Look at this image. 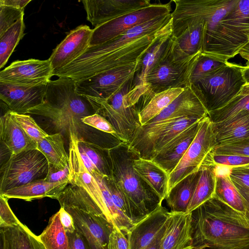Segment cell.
<instances>
[{
    "instance_id": "cell-1",
    "label": "cell",
    "mask_w": 249,
    "mask_h": 249,
    "mask_svg": "<svg viewBox=\"0 0 249 249\" xmlns=\"http://www.w3.org/2000/svg\"><path fill=\"white\" fill-rule=\"evenodd\" d=\"M172 30L171 13L160 16L104 43L89 47L53 75L77 81L136 63L160 36Z\"/></svg>"
},
{
    "instance_id": "cell-2",
    "label": "cell",
    "mask_w": 249,
    "mask_h": 249,
    "mask_svg": "<svg viewBox=\"0 0 249 249\" xmlns=\"http://www.w3.org/2000/svg\"><path fill=\"white\" fill-rule=\"evenodd\" d=\"M191 213L193 249H249V220L217 198Z\"/></svg>"
},
{
    "instance_id": "cell-3",
    "label": "cell",
    "mask_w": 249,
    "mask_h": 249,
    "mask_svg": "<svg viewBox=\"0 0 249 249\" xmlns=\"http://www.w3.org/2000/svg\"><path fill=\"white\" fill-rule=\"evenodd\" d=\"M238 0H172L175 5V9L171 13L173 36L178 37L191 22L203 21L207 27L202 53L225 61L221 21L233 9Z\"/></svg>"
},
{
    "instance_id": "cell-4",
    "label": "cell",
    "mask_w": 249,
    "mask_h": 249,
    "mask_svg": "<svg viewBox=\"0 0 249 249\" xmlns=\"http://www.w3.org/2000/svg\"><path fill=\"white\" fill-rule=\"evenodd\" d=\"M28 113L49 118L59 130L78 134L81 120L95 113L87 97L78 94L75 81L59 77L47 84L44 103Z\"/></svg>"
},
{
    "instance_id": "cell-5",
    "label": "cell",
    "mask_w": 249,
    "mask_h": 249,
    "mask_svg": "<svg viewBox=\"0 0 249 249\" xmlns=\"http://www.w3.org/2000/svg\"><path fill=\"white\" fill-rule=\"evenodd\" d=\"M112 162V178L125 195L141 221L154 211L162 202L135 172L134 160L138 157L121 143L109 149Z\"/></svg>"
},
{
    "instance_id": "cell-6",
    "label": "cell",
    "mask_w": 249,
    "mask_h": 249,
    "mask_svg": "<svg viewBox=\"0 0 249 249\" xmlns=\"http://www.w3.org/2000/svg\"><path fill=\"white\" fill-rule=\"evenodd\" d=\"M243 67L228 62L191 84L209 112L224 107L240 94L246 84Z\"/></svg>"
},
{
    "instance_id": "cell-7",
    "label": "cell",
    "mask_w": 249,
    "mask_h": 249,
    "mask_svg": "<svg viewBox=\"0 0 249 249\" xmlns=\"http://www.w3.org/2000/svg\"><path fill=\"white\" fill-rule=\"evenodd\" d=\"M216 146L213 123L207 115L199 121L195 138L169 174L167 195L176 184L187 176L199 172L202 167L215 164L213 150Z\"/></svg>"
},
{
    "instance_id": "cell-8",
    "label": "cell",
    "mask_w": 249,
    "mask_h": 249,
    "mask_svg": "<svg viewBox=\"0 0 249 249\" xmlns=\"http://www.w3.org/2000/svg\"><path fill=\"white\" fill-rule=\"evenodd\" d=\"M202 118L184 117L170 122L141 125L127 144L128 149L139 158L152 160L178 134Z\"/></svg>"
},
{
    "instance_id": "cell-9",
    "label": "cell",
    "mask_w": 249,
    "mask_h": 249,
    "mask_svg": "<svg viewBox=\"0 0 249 249\" xmlns=\"http://www.w3.org/2000/svg\"><path fill=\"white\" fill-rule=\"evenodd\" d=\"M134 78L130 80L119 91L107 99L86 97L95 113L106 119L113 126L117 138L128 144L136 129L141 126L139 112L136 106L126 107L124 103V96L133 88Z\"/></svg>"
},
{
    "instance_id": "cell-10",
    "label": "cell",
    "mask_w": 249,
    "mask_h": 249,
    "mask_svg": "<svg viewBox=\"0 0 249 249\" xmlns=\"http://www.w3.org/2000/svg\"><path fill=\"white\" fill-rule=\"evenodd\" d=\"M49 163L37 149L9 156L0 167V194L25 184L44 179Z\"/></svg>"
},
{
    "instance_id": "cell-11",
    "label": "cell",
    "mask_w": 249,
    "mask_h": 249,
    "mask_svg": "<svg viewBox=\"0 0 249 249\" xmlns=\"http://www.w3.org/2000/svg\"><path fill=\"white\" fill-rule=\"evenodd\" d=\"M171 2L155 3L125 14L92 29L89 46L104 43L132 28L160 16L171 13Z\"/></svg>"
},
{
    "instance_id": "cell-12",
    "label": "cell",
    "mask_w": 249,
    "mask_h": 249,
    "mask_svg": "<svg viewBox=\"0 0 249 249\" xmlns=\"http://www.w3.org/2000/svg\"><path fill=\"white\" fill-rule=\"evenodd\" d=\"M202 53L180 61H174L170 55L149 73L145 82L149 90L145 98L148 102L156 93L173 88H185L190 86V78Z\"/></svg>"
},
{
    "instance_id": "cell-13",
    "label": "cell",
    "mask_w": 249,
    "mask_h": 249,
    "mask_svg": "<svg viewBox=\"0 0 249 249\" xmlns=\"http://www.w3.org/2000/svg\"><path fill=\"white\" fill-rule=\"evenodd\" d=\"M139 61L75 81L76 93L85 97L107 99L134 78Z\"/></svg>"
},
{
    "instance_id": "cell-14",
    "label": "cell",
    "mask_w": 249,
    "mask_h": 249,
    "mask_svg": "<svg viewBox=\"0 0 249 249\" xmlns=\"http://www.w3.org/2000/svg\"><path fill=\"white\" fill-rule=\"evenodd\" d=\"M78 134L71 132L69 135V179L70 184L83 189L111 224L109 211L100 186L95 178L85 166L77 146Z\"/></svg>"
},
{
    "instance_id": "cell-15",
    "label": "cell",
    "mask_w": 249,
    "mask_h": 249,
    "mask_svg": "<svg viewBox=\"0 0 249 249\" xmlns=\"http://www.w3.org/2000/svg\"><path fill=\"white\" fill-rule=\"evenodd\" d=\"M53 76L49 59L17 60L0 72V81L35 86L47 84Z\"/></svg>"
},
{
    "instance_id": "cell-16",
    "label": "cell",
    "mask_w": 249,
    "mask_h": 249,
    "mask_svg": "<svg viewBox=\"0 0 249 249\" xmlns=\"http://www.w3.org/2000/svg\"><path fill=\"white\" fill-rule=\"evenodd\" d=\"M47 85L28 86L0 81V99L9 110L26 114L44 103Z\"/></svg>"
},
{
    "instance_id": "cell-17",
    "label": "cell",
    "mask_w": 249,
    "mask_h": 249,
    "mask_svg": "<svg viewBox=\"0 0 249 249\" xmlns=\"http://www.w3.org/2000/svg\"><path fill=\"white\" fill-rule=\"evenodd\" d=\"M72 217L76 229L89 242L91 249H107L113 226L105 217L72 207H63Z\"/></svg>"
},
{
    "instance_id": "cell-18",
    "label": "cell",
    "mask_w": 249,
    "mask_h": 249,
    "mask_svg": "<svg viewBox=\"0 0 249 249\" xmlns=\"http://www.w3.org/2000/svg\"><path fill=\"white\" fill-rule=\"evenodd\" d=\"M92 29L81 25L71 30L53 50L49 60L53 73L72 62L89 47Z\"/></svg>"
},
{
    "instance_id": "cell-19",
    "label": "cell",
    "mask_w": 249,
    "mask_h": 249,
    "mask_svg": "<svg viewBox=\"0 0 249 249\" xmlns=\"http://www.w3.org/2000/svg\"><path fill=\"white\" fill-rule=\"evenodd\" d=\"M87 19L94 28L125 14L150 5L148 0H84Z\"/></svg>"
},
{
    "instance_id": "cell-20",
    "label": "cell",
    "mask_w": 249,
    "mask_h": 249,
    "mask_svg": "<svg viewBox=\"0 0 249 249\" xmlns=\"http://www.w3.org/2000/svg\"><path fill=\"white\" fill-rule=\"evenodd\" d=\"M207 115L209 112L205 105L191 85L185 87L167 107L146 124L170 122L184 117L201 118Z\"/></svg>"
},
{
    "instance_id": "cell-21",
    "label": "cell",
    "mask_w": 249,
    "mask_h": 249,
    "mask_svg": "<svg viewBox=\"0 0 249 249\" xmlns=\"http://www.w3.org/2000/svg\"><path fill=\"white\" fill-rule=\"evenodd\" d=\"M170 212L159 206L135 225L127 234L130 249H142L150 244L166 224Z\"/></svg>"
},
{
    "instance_id": "cell-22",
    "label": "cell",
    "mask_w": 249,
    "mask_h": 249,
    "mask_svg": "<svg viewBox=\"0 0 249 249\" xmlns=\"http://www.w3.org/2000/svg\"><path fill=\"white\" fill-rule=\"evenodd\" d=\"M206 27L203 21H194L178 37H173L174 43L170 54L171 59L174 61H183L198 53H202Z\"/></svg>"
},
{
    "instance_id": "cell-23",
    "label": "cell",
    "mask_w": 249,
    "mask_h": 249,
    "mask_svg": "<svg viewBox=\"0 0 249 249\" xmlns=\"http://www.w3.org/2000/svg\"><path fill=\"white\" fill-rule=\"evenodd\" d=\"M191 213L171 212L161 249H193Z\"/></svg>"
},
{
    "instance_id": "cell-24",
    "label": "cell",
    "mask_w": 249,
    "mask_h": 249,
    "mask_svg": "<svg viewBox=\"0 0 249 249\" xmlns=\"http://www.w3.org/2000/svg\"><path fill=\"white\" fill-rule=\"evenodd\" d=\"M0 138L1 147L9 156L37 147L36 143L15 121L9 109L0 119Z\"/></svg>"
},
{
    "instance_id": "cell-25",
    "label": "cell",
    "mask_w": 249,
    "mask_h": 249,
    "mask_svg": "<svg viewBox=\"0 0 249 249\" xmlns=\"http://www.w3.org/2000/svg\"><path fill=\"white\" fill-rule=\"evenodd\" d=\"M199 122L178 134L152 160L169 175L179 163L195 138L199 128Z\"/></svg>"
},
{
    "instance_id": "cell-26",
    "label": "cell",
    "mask_w": 249,
    "mask_h": 249,
    "mask_svg": "<svg viewBox=\"0 0 249 249\" xmlns=\"http://www.w3.org/2000/svg\"><path fill=\"white\" fill-rule=\"evenodd\" d=\"M174 40L172 30L160 36L146 52L140 60L133 87L146 84L147 75L170 56Z\"/></svg>"
},
{
    "instance_id": "cell-27",
    "label": "cell",
    "mask_w": 249,
    "mask_h": 249,
    "mask_svg": "<svg viewBox=\"0 0 249 249\" xmlns=\"http://www.w3.org/2000/svg\"><path fill=\"white\" fill-rule=\"evenodd\" d=\"M69 184V181L50 183L43 179L7 190L0 195L8 199L18 198L27 201L46 197L57 199Z\"/></svg>"
},
{
    "instance_id": "cell-28",
    "label": "cell",
    "mask_w": 249,
    "mask_h": 249,
    "mask_svg": "<svg viewBox=\"0 0 249 249\" xmlns=\"http://www.w3.org/2000/svg\"><path fill=\"white\" fill-rule=\"evenodd\" d=\"M133 168L162 202L167 194L169 174L153 160L139 157L134 160Z\"/></svg>"
},
{
    "instance_id": "cell-29",
    "label": "cell",
    "mask_w": 249,
    "mask_h": 249,
    "mask_svg": "<svg viewBox=\"0 0 249 249\" xmlns=\"http://www.w3.org/2000/svg\"><path fill=\"white\" fill-rule=\"evenodd\" d=\"M213 124L217 146L249 139V111Z\"/></svg>"
},
{
    "instance_id": "cell-30",
    "label": "cell",
    "mask_w": 249,
    "mask_h": 249,
    "mask_svg": "<svg viewBox=\"0 0 249 249\" xmlns=\"http://www.w3.org/2000/svg\"><path fill=\"white\" fill-rule=\"evenodd\" d=\"M0 249H46L39 239L24 224L0 228Z\"/></svg>"
},
{
    "instance_id": "cell-31",
    "label": "cell",
    "mask_w": 249,
    "mask_h": 249,
    "mask_svg": "<svg viewBox=\"0 0 249 249\" xmlns=\"http://www.w3.org/2000/svg\"><path fill=\"white\" fill-rule=\"evenodd\" d=\"M216 164L202 167L194 192L186 213H191L215 195Z\"/></svg>"
},
{
    "instance_id": "cell-32",
    "label": "cell",
    "mask_w": 249,
    "mask_h": 249,
    "mask_svg": "<svg viewBox=\"0 0 249 249\" xmlns=\"http://www.w3.org/2000/svg\"><path fill=\"white\" fill-rule=\"evenodd\" d=\"M200 171L187 176L176 184L165 200L171 212L186 213L198 181Z\"/></svg>"
},
{
    "instance_id": "cell-33",
    "label": "cell",
    "mask_w": 249,
    "mask_h": 249,
    "mask_svg": "<svg viewBox=\"0 0 249 249\" xmlns=\"http://www.w3.org/2000/svg\"><path fill=\"white\" fill-rule=\"evenodd\" d=\"M36 149L46 158L49 164L58 169L69 166V155L66 152L61 132L48 135L36 142Z\"/></svg>"
},
{
    "instance_id": "cell-34",
    "label": "cell",
    "mask_w": 249,
    "mask_h": 249,
    "mask_svg": "<svg viewBox=\"0 0 249 249\" xmlns=\"http://www.w3.org/2000/svg\"><path fill=\"white\" fill-rule=\"evenodd\" d=\"M184 88H173L155 94L139 112L141 125H144L167 107Z\"/></svg>"
},
{
    "instance_id": "cell-35",
    "label": "cell",
    "mask_w": 249,
    "mask_h": 249,
    "mask_svg": "<svg viewBox=\"0 0 249 249\" xmlns=\"http://www.w3.org/2000/svg\"><path fill=\"white\" fill-rule=\"evenodd\" d=\"M38 237L46 249H68V236L61 223L59 211L50 217Z\"/></svg>"
},
{
    "instance_id": "cell-36",
    "label": "cell",
    "mask_w": 249,
    "mask_h": 249,
    "mask_svg": "<svg viewBox=\"0 0 249 249\" xmlns=\"http://www.w3.org/2000/svg\"><path fill=\"white\" fill-rule=\"evenodd\" d=\"M215 197L235 210L244 214L246 209L238 190L233 184L230 175H216Z\"/></svg>"
},
{
    "instance_id": "cell-37",
    "label": "cell",
    "mask_w": 249,
    "mask_h": 249,
    "mask_svg": "<svg viewBox=\"0 0 249 249\" xmlns=\"http://www.w3.org/2000/svg\"><path fill=\"white\" fill-rule=\"evenodd\" d=\"M77 144L81 147L104 176L112 177V162L110 148L84 141L78 137Z\"/></svg>"
},
{
    "instance_id": "cell-38",
    "label": "cell",
    "mask_w": 249,
    "mask_h": 249,
    "mask_svg": "<svg viewBox=\"0 0 249 249\" xmlns=\"http://www.w3.org/2000/svg\"><path fill=\"white\" fill-rule=\"evenodd\" d=\"M23 18L0 35V68L6 64L19 41L24 35Z\"/></svg>"
},
{
    "instance_id": "cell-39",
    "label": "cell",
    "mask_w": 249,
    "mask_h": 249,
    "mask_svg": "<svg viewBox=\"0 0 249 249\" xmlns=\"http://www.w3.org/2000/svg\"><path fill=\"white\" fill-rule=\"evenodd\" d=\"M247 111H249V95L239 94L224 107L210 111L209 116L216 124Z\"/></svg>"
},
{
    "instance_id": "cell-40",
    "label": "cell",
    "mask_w": 249,
    "mask_h": 249,
    "mask_svg": "<svg viewBox=\"0 0 249 249\" xmlns=\"http://www.w3.org/2000/svg\"><path fill=\"white\" fill-rule=\"evenodd\" d=\"M103 179L117 208L134 224L139 222L128 199L112 177L104 176Z\"/></svg>"
},
{
    "instance_id": "cell-41",
    "label": "cell",
    "mask_w": 249,
    "mask_h": 249,
    "mask_svg": "<svg viewBox=\"0 0 249 249\" xmlns=\"http://www.w3.org/2000/svg\"><path fill=\"white\" fill-rule=\"evenodd\" d=\"M230 177L241 196L246 211L245 215L249 220V168L232 167Z\"/></svg>"
},
{
    "instance_id": "cell-42",
    "label": "cell",
    "mask_w": 249,
    "mask_h": 249,
    "mask_svg": "<svg viewBox=\"0 0 249 249\" xmlns=\"http://www.w3.org/2000/svg\"><path fill=\"white\" fill-rule=\"evenodd\" d=\"M228 62V61L201 53L192 73L190 78L191 84L225 65Z\"/></svg>"
},
{
    "instance_id": "cell-43",
    "label": "cell",
    "mask_w": 249,
    "mask_h": 249,
    "mask_svg": "<svg viewBox=\"0 0 249 249\" xmlns=\"http://www.w3.org/2000/svg\"><path fill=\"white\" fill-rule=\"evenodd\" d=\"M11 112L15 121L35 142L36 143L49 135L30 115L18 114L13 111Z\"/></svg>"
},
{
    "instance_id": "cell-44",
    "label": "cell",
    "mask_w": 249,
    "mask_h": 249,
    "mask_svg": "<svg viewBox=\"0 0 249 249\" xmlns=\"http://www.w3.org/2000/svg\"><path fill=\"white\" fill-rule=\"evenodd\" d=\"M213 155L249 157V139L215 146Z\"/></svg>"
},
{
    "instance_id": "cell-45",
    "label": "cell",
    "mask_w": 249,
    "mask_h": 249,
    "mask_svg": "<svg viewBox=\"0 0 249 249\" xmlns=\"http://www.w3.org/2000/svg\"><path fill=\"white\" fill-rule=\"evenodd\" d=\"M24 10L0 5V35L23 18Z\"/></svg>"
},
{
    "instance_id": "cell-46",
    "label": "cell",
    "mask_w": 249,
    "mask_h": 249,
    "mask_svg": "<svg viewBox=\"0 0 249 249\" xmlns=\"http://www.w3.org/2000/svg\"><path fill=\"white\" fill-rule=\"evenodd\" d=\"M81 122L84 124L112 135L117 138L116 131L112 124L106 119L97 113H95L85 117L82 119Z\"/></svg>"
},
{
    "instance_id": "cell-47",
    "label": "cell",
    "mask_w": 249,
    "mask_h": 249,
    "mask_svg": "<svg viewBox=\"0 0 249 249\" xmlns=\"http://www.w3.org/2000/svg\"><path fill=\"white\" fill-rule=\"evenodd\" d=\"M8 200L0 195V228L15 227L21 223L11 209Z\"/></svg>"
},
{
    "instance_id": "cell-48",
    "label": "cell",
    "mask_w": 249,
    "mask_h": 249,
    "mask_svg": "<svg viewBox=\"0 0 249 249\" xmlns=\"http://www.w3.org/2000/svg\"><path fill=\"white\" fill-rule=\"evenodd\" d=\"M216 164L231 167L249 166V157L233 155H214Z\"/></svg>"
},
{
    "instance_id": "cell-49",
    "label": "cell",
    "mask_w": 249,
    "mask_h": 249,
    "mask_svg": "<svg viewBox=\"0 0 249 249\" xmlns=\"http://www.w3.org/2000/svg\"><path fill=\"white\" fill-rule=\"evenodd\" d=\"M107 249H130L126 235L116 227L109 236Z\"/></svg>"
},
{
    "instance_id": "cell-50",
    "label": "cell",
    "mask_w": 249,
    "mask_h": 249,
    "mask_svg": "<svg viewBox=\"0 0 249 249\" xmlns=\"http://www.w3.org/2000/svg\"><path fill=\"white\" fill-rule=\"evenodd\" d=\"M69 174V166L64 169H58L49 164L48 173L44 180L50 183L70 181Z\"/></svg>"
},
{
    "instance_id": "cell-51",
    "label": "cell",
    "mask_w": 249,
    "mask_h": 249,
    "mask_svg": "<svg viewBox=\"0 0 249 249\" xmlns=\"http://www.w3.org/2000/svg\"><path fill=\"white\" fill-rule=\"evenodd\" d=\"M68 238V249H91L85 236L76 229L73 232H66Z\"/></svg>"
},
{
    "instance_id": "cell-52",
    "label": "cell",
    "mask_w": 249,
    "mask_h": 249,
    "mask_svg": "<svg viewBox=\"0 0 249 249\" xmlns=\"http://www.w3.org/2000/svg\"><path fill=\"white\" fill-rule=\"evenodd\" d=\"M58 211L61 223L66 232H74L76 228L71 215L63 207H61Z\"/></svg>"
},
{
    "instance_id": "cell-53",
    "label": "cell",
    "mask_w": 249,
    "mask_h": 249,
    "mask_svg": "<svg viewBox=\"0 0 249 249\" xmlns=\"http://www.w3.org/2000/svg\"><path fill=\"white\" fill-rule=\"evenodd\" d=\"M78 139V138H77ZM78 151L81 156L83 163L90 173L94 177L102 175L98 169L96 167L90 159L83 150V149L79 146L77 144ZM104 176V175H103Z\"/></svg>"
},
{
    "instance_id": "cell-54",
    "label": "cell",
    "mask_w": 249,
    "mask_h": 249,
    "mask_svg": "<svg viewBox=\"0 0 249 249\" xmlns=\"http://www.w3.org/2000/svg\"><path fill=\"white\" fill-rule=\"evenodd\" d=\"M167 221L168 220L160 232L153 241L142 249H161V242L166 229Z\"/></svg>"
},
{
    "instance_id": "cell-55",
    "label": "cell",
    "mask_w": 249,
    "mask_h": 249,
    "mask_svg": "<svg viewBox=\"0 0 249 249\" xmlns=\"http://www.w3.org/2000/svg\"><path fill=\"white\" fill-rule=\"evenodd\" d=\"M31 0H0V5L10 6L24 10L25 6Z\"/></svg>"
},
{
    "instance_id": "cell-56",
    "label": "cell",
    "mask_w": 249,
    "mask_h": 249,
    "mask_svg": "<svg viewBox=\"0 0 249 249\" xmlns=\"http://www.w3.org/2000/svg\"><path fill=\"white\" fill-rule=\"evenodd\" d=\"M238 54L246 60V66H249V42L240 51Z\"/></svg>"
},
{
    "instance_id": "cell-57",
    "label": "cell",
    "mask_w": 249,
    "mask_h": 249,
    "mask_svg": "<svg viewBox=\"0 0 249 249\" xmlns=\"http://www.w3.org/2000/svg\"><path fill=\"white\" fill-rule=\"evenodd\" d=\"M242 73L246 84H249V66H244L242 69Z\"/></svg>"
},
{
    "instance_id": "cell-58",
    "label": "cell",
    "mask_w": 249,
    "mask_h": 249,
    "mask_svg": "<svg viewBox=\"0 0 249 249\" xmlns=\"http://www.w3.org/2000/svg\"><path fill=\"white\" fill-rule=\"evenodd\" d=\"M240 94L249 95V84L243 86Z\"/></svg>"
},
{
    "instance_id": "cell-59",
    "label": "cell",
    "mask_w": 249,
    "mask_h": 249,
    "mask_svg": "<svg viewBox=\"0 0 249 249\" xmlns=\"http://www.w3.org/2000/svg\"><path fill=\"white\" fill-rule=\"evenodd\" d=\"M244 167H246L249 168V166H244Z\"/></svg>"
}]
</instances>
